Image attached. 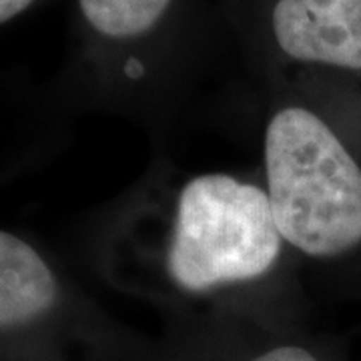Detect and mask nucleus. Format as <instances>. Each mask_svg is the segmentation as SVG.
I'll return each instance as SVG.
<instances>
[{
	"mask_svg": "<svg viewBox=\"0 0 361 361\" xmlns=\"http://www.w3.org/2000/svg\"><path fill=\"white\" fill-rule=\"evenodd\" d=\"M263 187L289 253L336 259L361 245V167L293 78L275 82Z\"/></svg>",
	"mask_w": 361,
	"mask_h": 361,
	"instance_id": "nucleus-2",
	"label": "nucleus"
},
{
	"mask_svg": "<svg viewBox=\"0 0 361 361\" xmlns=\"http://www.w3.org/2000/svg\"><path fill=\"white\" fill-rule=\"evenodd\" d=\"M201 0H73L66 85L116 97L165 85L193 54Z\"/></svg>",
	"mask_w": 361,
	"mask_h": 361,
	"instance_id": "nucleus-3",
	"label": "nucleus"
},
{
	"mask_svg": "<svg viewBox=\"0 0 361 361\" xmlns=\"http://www.w3.org/2000/svg\"><path fill=\"white\" fill-rule=\"evenodd\" d=\"M271 82L361 73V0H221Z\"/></svg>",
	"mask_w": 361,
	"mask_h": 361,
	"instance_id": "nucleus-4",
	"label": "nucleus"
},
{
	"mask_svg": "<svg viewBox=\"0 0 361 361\" xmlns=\"http://www.w3.org/2000/svg\"><path fill=\"white\" fill-rule=\"evenodd\" d=\"M42 0H0V28L25 16L28 11L39 6Z\"/></svg>",
	"mask_w": 361,
	"mask_h": 361,
	"instance_id": "nucleus-6",
	"label": "nucleus"
},
{
	"mask_svg": "<svg viewBox=\"0 0 361 361\" xmlns=\"http://www.w3.org/2000/svg\"><path fill=\"white\" fill-rule=\"evenodd\" d=\"M249 361H319L311 351L299 345H277L255 355Z\"/></svg>",
	"mask_w": 361,
	"mask_h": 361,
	"instance_id": "nucleus-5",
	"label": "nucleus"
},
{
	"mask_svg": "<svg viewBox=\"0 0 361 361\" xmlns=\"http://www.w3.org/2000/svg\"><path fill=\"white\" fill-rule=\"evenodd\" d=\"M155 239L149 261L165 291L187 299L259 291L289 255L263 183L223 171L180 180Z\"/></svg>",
	"mask_w": 361,
	"mask_h": 361,
	"instance_id": "nucleus-1",
	"label": "nucleus"
}]
</instances>
